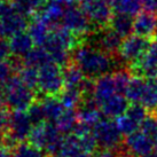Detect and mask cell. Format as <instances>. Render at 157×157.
Masks as SVG:
<instances>
[{
	"label": "cell",
	"instance_id": "obj_21",
	"mask_svg": "<svg viewBox=\"0 0 157 157\" xmlns=\"http://www.w3.org/2000/svg\"><path fill=\"white\" fill-rule=\"evenodd\" d=\"M78 123V113L76 109H64L60 118L56 121V126L62 134L69 135L75 132Z\"/></svg>",
	"mask_w": 157,
	"mask_h": 157
},
{
	"label": "cell",
	"instance_id": "obj_43",
	"mask_svg": "<svg viewBox=\"0 0 157 157\" xmlns=\"http://www.w3.org/2000/svg\"><path fill=\"white\" fill-rule=\"evenodd\" d=\"M1 1H8V0H1Z\"/></svg>",
	"mask_w": 157,
	"mask_h": 157
},
{
	"label": "cell",
	"instance_id": "obj_40",
	"mask_svg": "<svg viewBox=\"0 0 157 157\" xmlns=\"http://www.w3.org/2000/svg\"><path fill=\"white\" fill-rule=\"evenodd\" d=\"M154 151L157 153V140H155V142H154Z\"/></svg>",
	"mask_w": 157,
	"mask_h": 157
},
{
	"label": "cell",
	"instance_id": "obj_44",
	"mask_svg": "<svg viewBox=\"0 0 157 157\" xmlns=\"http://www.w3.org/2000/svg\"><path fill=\"white\" fill-rule=\"evenodd\" d=\"M156 113H157V111H156Z\"/></svg>",
	"mask_w": 157,
	"mask_h": 157
},
{
	"label": "cell",
	"instance_id": "obj_24",
	"mask_svg": "<svg viewBox=\"0 0 157 157\" xmlns=\"http://www.w3.org/2000/svg\"><path fill=\"white\" fill-rule=\"evenodd\" d=\"M141 103L149 111H157V77L146 78V90Z\"/></svg>",
	"mask_w": 157,
	"mask_h": 157
},
{
	"label": "cell",
	"instance_id": "obj_39",
	"mask_svg": "<svg viewBox=\"0 0 157 157\" xmlns=\"http://www.w3.org/2000/svg\"><path fill=\"white\" fill-rule=\"evenodd\" d=\"M6 107V102H5V95H4V91L0 90V110L4 109Z\"/></svg>",
	"mask_w": 157,
	"mask_h": 157
},
{
	"label": "cell",
	"instance_id": "obj_38",
	"mask_svg": "<svg viewBox=\"0 0 157 157\" xmlns=\"http://www.w3.org/2000/svg\"><path fill=\"white\" fill-rule=\"evenodd\" d=\"M0 157H12V151L6 148H0Z\"/></svg>",
	"mask_w": 157,
	"mask_h": 157
},
{
	"label": "cell",
	"instance_id": "obj_37",
	"mask_svg": "<svg viewBox=\"0 0 157 157\" xmlns=\"http://www.w3.org/2000/svg\"><path fill=\"white\" fill-rule=\"evenodd\" d=\"M6 133H7V131H2V130H0V148H5Z\"/></svg>",
	"mask_w": 157,
	"mask_h": 157
},
{
	"label": "cell",
	"instance_id": "obj_28",
	"mask_svg": "<svg viewBox=\"0 0 157 157\" xmlns=\"http://www.w3.org/2000/svg\"><path fill=\"white\" fill-rule=\"evenodd\" d=\"M125 115L128 116L131 119H133L135 123H138L140 126H141V123L147 118V116H148L149 113H148V109L142 103L135 102V103H131L130 105V107L127 108Z\"/></svg>",
	"mask_w": 157,
	"mask_h": 157
},
{
	"label": "cell",
	"instance_id": "obj_1",
	"mask_svg": "<svg viewBox=\"0 0 157 157\" xmlns=\"http://www.w3.org/2000/svg\"><path fill=\"white\" fill-rule=\"evenodd\" d=\"M72 62L83 71L85 77L94 80L109 75L118 67L113 56L84 44L74 51Z\"/></svg>",
	"mask_w": 157,
	"mask_h": 157
},
{
	"label": "cell",
	"instance_id": "obj_18",
	"mask_svg": "<svg viewBox=\"0 0 157 157\" xmlns=\"http://www.w3.org/2000/svg\"><path fill=\"white\" fill-rule=\"evenodd\" d=\"M37 100H39L43 105L46 122L56 123L62 113L64 111V107L62 105L60 99L57 96H43Z\"/></svg>",
	"mask_w": 157,
	"mask_h": 157
},
{
	"label": "cell",
	"instance_id": "obj_41",
	"mask_svg": "<svg viewBox=\"0 0 157 157\" xmlns=\"http://www.w3.org/2000/svg\"><path fill=\"white\" fill-rule=\"evenodd\" d=\"M48 157H63V156H61V155H59V156H48Z\"/></svg>",
	"mask_w": 157,
	"mask_h": 157
},
{
	"label": "cell",
	"instance_id": "obj_30",
	"mask_svg": "<svg viewBox=\"0 0 157 157\" xmlns=\"http://www.w3.org/2000/svg\"><path fill=\"white\" fill-rule=\"evenodd\" d=\"M140 131L150 138L154 142L157 140V115H155V113H149L147 118L141 123Z\"/></svg>",
	"mask_w": 157,
	"mask_h": 157
},
{
	"label": "cell",
	"instance_id": "obj_35",
	"mask_svg": "<svg viewBox=\"0 0 157 157\" xmlns=\"http://www.w3.org/2000/svg\"><path fill=\"white\" fill-rule=\"evenodd\" d=\"M141 1H142V8L146 12L157 15V0H141Z\"/></svg>",
	"mask_w": 157,
	"mask_h": 157
},
{
	"label": "cell",
	"instance_id": "obj_14",
	"mask_svg": "<svg viewBox=\"0 0 157 157\" xmlns=\"http://www.w3.org/2000/svg\"><path fill=\"white\" fill-rule=\"evenodd\" d=\"M115 94H117V93H116V86H115V82H113V76L105 75L100 78L95 79L94 98L98 101L99 105H101L107 100H109Z\"/></svg>",
	"mask_w": 157,
	"mask_h": 157
},
{
	"label": "cell",
	"instance_id": "obj_23",
	"mask_svg": "<svg viewBox=\"0 0 157 157\" xmlns=\"http://www.w3.org/2000/svg\"><path fill=\"white\" fill-rule=\"evenodd\" d=\"M63 71V79H64V85L66 87H76L79 88L80 85L83 84L84 79L86 78L83 71L79 69L77 64L74 62H70L68 66L62 68Z\"/></svg>",
	"mask_w": 157,
	"mask_h": 157
},
{
	"label": "cell",
	"instance_id": "obj_7",
	"mask_svg": "<svg viewBox=\"0 0 157 157\" xmlns=\"http://www.w3.org/2000/svg\"><path fill=\"white\" fill-rule=\"evenodd\" d=\"M80 7L95 30L109 26L113 12L108 0H86L80 2Z\"/></svg>",
	"mask_w": 157,
	"mask_h": 157
},
{
	"label": "cell",
	"instance_id": "obj_17",
	"mask_svg": "<svg viewBox=\"0 0 157 157\" xmlns=\"http://www.w3.org/2000/svg\"><path fill=\"white\" fill-rule=\"evenodd\" d=\"M49 62H53L52 57L43 46L33 47L22 59L23 67H31L36 69H40L41 67L46 66Z\"/></svg>",
	"mask_w": 157,
	"mask_h": 157
},
{
	"label": "cell",
	"instance_id": "obj_15",
	"mask_svg": "<svg viewBox=\"0 0 157 157\" xmlns=\"http://www.w3.org/2000/svg\"><path fill=\"white\" fill-rule=\"evenodd\" d=\"M51 31H52L51 28L39 15H35L29 22L28 32L30 33L33 43L37 46H44L47 38L49 37Z\"/></svg>",
	"mask_w": 157,
	"mask_h": 157
},
{
	"label": "cell",
	"instance_id": "obj_27",
	"mask_svg": "<svg viewBox=\"0 0 157 157\" xmlns=\"http://www.w3.org/2000/svg\"><path fill=\"white\" fill-rule=\"evenodd\" d=\"M18 76L22 83L26 87L33 91H38V82H39V69L31 68V67H23L18 71Z\"/></svg>",
	"mask_w": 157,
	"mask_h": 157
},
{
	"label": "cell",
	"instance_id": "obj_26",
	"mask_svg": "<svg viewBox=\"0 0 157 157\" xmlns=\"http://www.w3.org/2000/svg\"><path fill=\"white\" fill-rule=\"evenodd\" d=\"M12 157H46V153L30 142H21L12 150Z\"/></svg>",
	"mask_w": 157,
	"mask_h": 157
},
{
	"label": "cell",
	"instance_id": "obj_32",
	"mask_svg": "<svg viewBox=\"0 0 157 157\" xmlns=\"http://www.w3.org/2000/svg\"><path fill=\"white\" fill-rule=\"evenodd\" d=\"M116 123L118 125V128L121 130L123 135H131L135 132H138L140 130V125L138 123H135L133 119L126 116V115H123L119 118L116 119Z\"/></svg>",
	"mask_w": 157,
	"mask_h": 157
},
{
	"label": "cell",
	"instance_id": "obj_4",
	"mask_svg": "<svg viewBox=\"0 0 157 157\" xmlns=\"http://www.w3.org/2000/svg\"><path fill=\"white\" fill-rule=\"evenodd\" d=\"M28 17L15 10L12 2L4 1L0 6V37L10 38L28 29Z\"/></svg>",
	"mask_w": 157,
	"mask_h": 157
},
{
	"label": "cell",
	"instance_id": "obj_34",
	"mask_svg": "<svg viewBox=\"0 0 157 157\" xmlns=\"http://www.w3.org/2000/svg\"><path fill=\"white\" fill-rule=\"evenodd\" d=\"M10 115H12V111L8 108H4L0 110V130H2V131L9 130Z\"/></svg>",
	"mask_w": 157,
	"mask_h": 157
},
{
	"label": "cell",
	"instance_id": "obj_19",
	"mask_svg": "<svg viewBox=\"0 0 157 157\" xmlns=\"http://www.w3.org/2000/svg\"><path fill=\"white\" fill-rule=\"evenodd\" d=\"M47 2L48 0H12L15 10L25 17H33L39 14Z\"/></svg>",
	"mask_w": 157,
	"mask_h": 157
},
{
	"label": "cell",
	"instance_id": "obj_2",
	"mask_svg": "<svg viewBox=\"0 0 157 157\" xmlns=\"http://www.w3.org/2000/svg\"><path fill=\"white\" fill-rule=\"evenodd\" d=\"M6 108L12 111H26L37 101V92L26 87L18 74L9 79L4 88Z\"/></svg>",
	"mask_w": 157,
	"mask_h": 157
},
{
	"label": "cell",
	"instance_id": "obj_22",
	"mask_svg": "<svg viewBox=\"0 0 157 157\" xmlns=\"http://www.w3.org/2000/svg\"><path fill=\"white\" fill-rule=\"evenodd\" d=\"M144 90H146V78L140 77V76H133L127 85L125 96L131 103H135V102L141 103Z\"/></svg>",
	"mask_w": 157,
	"mask_h": 157
},
{
	"label": "cell",
	"instance_id": "obj_6",
	"mask_svg": "<svg viewBox=\"0 0 157 157\" xmlns=\"http://www.w3.org/2000/svg\"><path fill=\"white\" fill-rule=\"evenodd\" d=\"M61 25L83 38L91 32V28H93L92 23L90 22L86 14L84 13V10L80 7V4L78 2L66 6Z\"/></svg>",
	"mask_w": 157,
	"mask_h": 157
},
{
	"label": "cell",
	"instance_id": "obj_20",
	"mask_svg": "<svg viewBox=\"0 0 157 157\" xmlns=\"http://www.w3.org/2000/svg\"><path fill=\"white\" fill-rule=\"evenodd\" d=\"M113 13L126 14L135 17L141 13L142 1L141 0H108Z\"/></svg>",
	"mask_w": 157,
	"mask_h": 157
},
{
	"label": "cell",
	"instance_id": "obj_42",
	"mask_svg": "<svg viewBox=\"0 0 157 157\" xmlns=\"http://www.w3.org/2000/svg\"><path fill=\"white\" fill-rule=\"evenodd\" d=\"M2 2H4V1H1V0H0V6H1V4H2Z\"/></svg>",
	"mask_w": 157,
	"mask_h": 157
},
{
	"label": "cell",
	"instance_id": "obj_16",
	"mask_svg": "<svg viewBox=\"0 0 157 157\" xmlns=\"http://www.w3.org/2000/svg\"><path fill=\"white\" fill-rule=\"evenodd\" d=\"M133 24H134L133 16H130L126 14L113 13V17L110 20L109 28L125 39L133 35Z\"/></svg>",
	"mask_w": 157,
	"mask_h": 157
},
{
	"label": "cell",
	"instance_id": "obj_9",
	"mask_svg": "<svg viewBox=\"0 0 157 157\" xmlns=\"http://www.w3.org/2000/svg\"><path fill=\"white\" fill-rule=\"evenodd\" d=\"M123 147L132 157H146L154 151V141L141 131L125 136Z\"/></svg>",
	"mask_w": 157,
	"mask_h": 157
},
{
	"label": "cell",
	"instance_id": "obj_10",
	"mask_svg": "<svg viewBox=\"0 0 157 157\" xmlns=\"http://www.w3.org/2000/svg\"><path fill=\"white\" fill-rule=\"evenodd\" d=\"M32 128L33 125L26 111H12L8 132L18 144L25 142V140L29 139Z\"/></svg>",
	"mask_w": 157,
	"mask_h": 157
},
{
	"label": "cell",
	"instance_id": "obj_3",
	"mask_svg": "<svg viewBox=\"0 0 157 157\" xmlns=\"http://www.w3.org/2000/svg\"><path fill=\"white\" fill-rule=\"evenodd\" d=\"M66 87L62 67L49 62L39 69V82L37 93L43 96H59Z\"/></svg>",
	"mask_w": 157,
	"mask_h": 157
},
{
	"label": "cell",
	"instance_id": "obj_12",
	"mask_svg": "<svg viewBox=\"0 0 157 157\" xmlns=\"http://www.w3.org/2000/svg\"><path fill=\"white\" fill-rule=\"evenodd\" d=\"M130 107V101L122 94H115L109 100H107L100 105L101 113L109 119H117L125 115L127 108Z\"/></svg>",
	"mask_w": 157,
	"mask_h": 157
},
{
	"label": "cell",
	"instance_id": "obj_29",
	"mask_svg": "<svg viewBox=\"0 0 157 157\" xmlns=\"http://www.w3.org/2000/svg\"><path fill=\"white\" fill-rule=\"evenodd\" d=\"M26 113H28V116L30 118L33 126L41 125V124H44L46 122L44 108H43V105H41V102L39 100H37L36 102L32 103V105L26 110Z\"/></svg>",
	"mask_w": 157,
	"mask_h": 157
},
{
	"label": "cell",
	"instance_id": "obj_25",
	"mask_svg": "<svg viewBox=\"0 0 157 157\" xmlns=\"http://www.w3.org/2000/svg\"><path fill=\"white\" fill-rule=\"evenodd\" d=\"M61 101L64 109H76L83 99V94L76 87H64V90L57 96Z\"/></svg>",
	"mask_w": 157,
	"mask_h": 157
},
{
	"label": "cell",
	"instance_id": "obj_11",
	"mask_svg": "<svg viewBox=\"0 0 157 157\" xmlns=\"http://www.w3.org/2000/svg\"><path fill=\"white\" fill-rule=\"evenodd\" d=\"M133 33L144 38H154L157 35V15L149 12H141L134 17Z\"/></svg>",
	"mask_w": 157,
	"mask_h": 157
},
{
	"label": "cell",
	"instance_id": "obj_8",
	"mask_svg": "<svg viewBox=\"0 0 157 157\" xmlns=\"http://www.w3.org/2000/svg\"><path fill=\"white\" fill-rule=\"evenodd\" d=\"M151 44L150 38H144L141 36L131 35L123 40L118 55L121 60L125 63H128L130 66L139 61L146 53L148 52L149 47Z\"/></svg>",
	"mask_w": 157,
	"mask_h": 157
},
{
	"label": "cell",
	"instance_id": "obj_33",
	"mask_svg": "<svg viewBox=\"0 0 157 157\" xmlns=\"http://www.w3.org/2000/svg\"><path fill=\"white\" fill-rule=\"evenodd\" d=\"M10 54H12V49H10L9 39L0 37V61H5L9 59Z\"/></svg>",
	"mask_w": 157,
	"mask_h": 157
},
{
	"label": "cell",
	"instance_id": "obj_5",
	"mask_svg": "<svg viewBox=\"0 0 157 157\" xmlns=\"http://www.w3.org/2000/svg\"><path fill=\"white\" fill-rule=\"evenodd\" d=\"M93 134L95 136L98 146L103 150H117L123 144V134L118 128L116 121L101 119L93 127Z\"/></svg>",
	"mask_w": 157,
	"mask_h": 157
},
{
	"label": "cell",
	"instance_id": "obj_13",
	"mask_svg": "<svg viewBox=\"0 0 157 157\" xmlns=\"http://www.w3.org/2000/svg\"><path fill=\"white\" fill-rule=\"evenodd\" d=\"M9 44H10L12 54L14 56L23 59L33 48L35 43L31 38L30 33L24 30L21 31V32H17L13 37H10L9 38Z\"/></svg>",
	"mask_w": 157,
	"mask_h": 157
},
{
	"label": "cell",
	"instance_id": "obj_31",
	"mask_svg": "<svg viewBox=\"0 0 157 157\" xmlns=\"http://www.w3.org/2000/svg\"><path fill=\"white\" fill-rule=\"evenodd\" d=\"M113 76V82H115V86H116V93L117 94H122L125 95V91L127 88V85L131 80L132 76L127 70L121 69L115 71Z\"/></svg>",
	"mask_w": 157,
	"mask_h": 157
},
{
	"label": "cell",
	"instance_id": "obj_36",
	"mask_svg": "<svg viewBox=\"0 0 157 157\" xmlns=\"http://www.w3.org/2000/svg\"><path fill=\"white\" fill-rule=\"evenodd\" d=\"M147 53L155 60H157V35L151 39V44H150V47Z\"/></svg>",
	"mask_w": 157,
	"mask_h": 157
}]
</instances>
